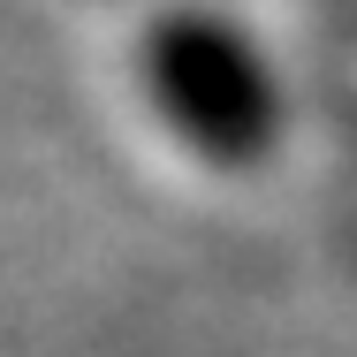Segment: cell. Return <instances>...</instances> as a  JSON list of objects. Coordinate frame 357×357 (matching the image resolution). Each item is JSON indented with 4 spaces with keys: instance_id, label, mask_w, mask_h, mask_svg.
<instances>
[{
    "instance_id": "1",
    "label": "cell",
    "mask_w": 357,
    "mask_h": 357,
    "mask_svg": "<svg viewBox=\"0 0 357 357\" xmlns=\"http://www.w3.org/2000/svg\"><path fill=\"white\" fill-rule=\"evenodd\" d=\"M137 76L152 114L206 167L243 175L282 144V76L243 23L220 8H160L137 38Z\"/></svg>"
}]
</instances>
